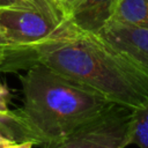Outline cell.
I'll list each match as a JSON object with an SVG mask.
<instances>
[{
	"label": "cell",
	"mask_w": 148,
	"mask_h": 148,
	"mask_svg": "<svg viewBox=\"0 0 148 148\" xmlns=\"http://www.w3.org/2000/svg\"><path fill=\"white\" fill-rule=\"evenodd\" d=\"M42 64L108 96L139 109L148 103V73L116 51L97 34L68 18L50 38L30 46H9L0 72H17Z\"/></svg>",
	"instance_id": "obj_1"
},
{
	"label": "cell",
	"mask_w": 148,
	"mask_h": 148,
	"mask_svg": "<svg viewBox=\"0 0 148 148\" xmlns=\"http://www.w3.org/2000/svg\"><path fill=\"white\" fill-rule=\"evenodd\" d=\"M25 71L18 75L23 104L14 112L35 145L61 139L118 104L45 65Z\"/></svg>",
	"instance_id": "obj_2"
},
{
	"label": "cell",
	"mask_w": 148,
	"mask_h": 148,
	"mask_svg": "<svg viewBox=\"0 0 148 148\" xmlns=\"http://www.w3.org/2000/svg\"><path fill=\"white\" fill-rule=\"evenodd\" d=\"M133 110L116 104L68 135L44 143V148H126L132 145Z\"/></svg>",
	"instance_id": "obj_3"
},
{
	"label": "cell",
	"mask_w": 148,
	"mask_h": 148,
	"mask_svg": "<svg viewBox=\"0 0 148 148\" xmlns=\"http://www.w3.org/2000/svg\"><path fill=\"white\" fill-rule=\"evenodd\" d=\"M62 22L31 7L0 8V32L14 47L35 45L50 38Z\"/></svg>",
	"instance_id": "obj_4"
},
{
	"label": "cell",
	"mask_w": 148,
	"mask_h": 148,
	"mask_svg": "<svg viewBox=\"0 0 148 148\" xmlns=\"http://www.w3.org/2000/svg\"><path fill=\"white\" fill-rule=\"evenodd\" d=\"M97 35L148 73V28L109 21Z\"/></svg>",
	"instance_id": "obj_5"
},
{
	"label": "cell",
	"mask_w": 148,
	"mask_h": 148,
	"mask_svg": "<svg viewBox=\"0 0 148 148\" xmlns=\"http://www.w3.org/2000/svg\"><path fill=\"white\" fill-rule=\"evenodd\" d=\"M119 0H79L67 18L79 29L97 34L112 17Z\"/></svg>",
	"instance_id": "obj_6"
},
{
	"label": "cell",
	"mask_w": 148,
	"mask_h": 148,
	"mask_svg": "<svg viewBox=\"0 0 148 148\" xmlns=\"http://www.w3.org/2000/svg\"><path fill=\"white\" fill-rule=\"evenodd\" d=\"M110 21L148 28V0H119Z\"/></svg>",
	"instance_id": "obj_7"
},
{
	"label": "cell",
	"mask_w": 148,
	"mask_h": 148,
	"mask_svg": "<svg viewBox=\"0 0 148 148\" xmlns=\"http://www.w3.org/2000/svg\"><path fill=\"white\" fill-rule=\"evenodd\" d=\"M131 142L140 148H148V103L133 110Z\"/></svg>",
	"instance_id": "obj_8"
},
{
	"label": "cell",
	"mask_w": 148,
	"mask_h": 148,
	"mask_svg": "<svg viewBox=\"0 0 148 148\" xmlns=\"http://www.w3.org/2000/svg\"><path fill=\"white\" fill-rule=\"evenodd\" d=\"M0 131L17 142L32 141L28 131L14 111H12L10 114H0Z\"/></svg>",
	"instance_id": "obj_9"
},
{
	"label": "cell",
	"mask_w": 148,
	"mask_h": 148,
	"mask_svg": "<svg viewBox=\"0 0 148 148\" xmlns=\"http://www.w3.org/2000/svg\"><path fill=\"white\" fill-rule=\"evenodd\" d=\"M32 8L39 10L57 22L67 20L66 9L54 0H25Z\"/></svg>",
	"instance_id": "obj_10"
},
{
	"label": "cell",
	"mask_w": 148,
	"mask_h": 148,
	"mask_svg": "<svg viewBox=\"0 0 148 148\" xmlns=\"http://www.w3.org/2000/svg\"><path fill=\"white\" fill-rule=\"evenodd\" d=\"M10 98V92L6 84L0 83V114H10L12 111L8 109V101Z\"/></svg>",
	"instance_id": "obj_11"
},
{
	"label": "cell",
	"mask_w": 148,
	"mask_h": 148,
	"mask_svg": "<svg viewBox=\"0 0 148 148\" xmlns=\"http://www.w3.org/2000/svg\"><path fill=\"white\" fill-rule=\"evenodd\" d=\"M2 7H31V6L25 0H0V8Z\"/></svg>",
	"instance_id": "obj_12"
},
{
	"label": "cell",
	"mask_w": 148,
	"mask_h": 148,
	"mask_svg": "<svg viewBox=\"0 0 148 148\" xmlns=\"http://www.w3.org/2000/svg\"><path fill=\"white\" fill-rule=\"evenodd\" d=\"M16 143L17 141L13 140L7 134H5L2 131H0V148H10Z\"/></svg>",
	"instance_id": "obj_13"
},
{
	"label": "cell",
	"mask_w": 148,
	"mask_h": 148,
	"mask_svg": "<svg viewBox=\"0 0 148 148\" xmlns=\"http://www.w3.org/2000/svg\"><path fill=\"white\" fill-rule=\"evenodd\" d=\"M10 46L9 42L3 37V35L0 32V65L2 64V61L5 60L6 57V52L8 50V47Z\"/></svg>",
	"instance_id": "obj_14"
},
{
	"label": "cell",
	"mask_w": 148,
	"mask_h": 148,
	"mask_svg": "<svg viewBox=\"0 0 148 148\" xmlns=\"http://www.w3.org/2000/svg\"><path fill=\"white\" fill-rule=\"evenodd\" d=\"M35 143L32 141H22V142H17L16 145H14L10 148H32Z\"/></svg>",
	"instance_id": "obj_15"
},
{
	"label": "cell",
	"mask_w": 148,
	"mask_h": 148,
	"mask_svg": "<svg viewBox=\"0 0 148 148\" xmlns=\"http://www.w3.org/2000/svg\"><path fill=\"white\" fill-rule=\"evenodd\" d=\"M77 1H79V0H62L64 7H65L66 10H67V16H68V10H69V8H71L73 5H75Z\"/></svg>",
	"instance_id": "obj_16"
},
{
	"label": "cell",
	"mask_w": 148,
	"mask_h": 148,
	"mask_svg": "<svg viewBox=\"0 0 148 148\" xmlns=\"http://www.w3.org/2000/svg\"><path fill=\"white\" fill-rule=\"evenodd\" d=\"M54 1H56V2H58L59 5H61V6L64 7V3H62V0H54ZM64 8H65V7H64ZM65 9H66V8H65ZM66 12H67V10H66Z\"/></svg>",
	"instance_id": "obj_17"
}]
</instances>
